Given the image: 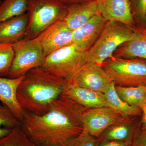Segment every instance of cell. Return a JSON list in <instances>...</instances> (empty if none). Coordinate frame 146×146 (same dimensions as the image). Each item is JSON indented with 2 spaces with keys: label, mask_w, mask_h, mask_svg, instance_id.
<instances>
[{
  "label": "cell",
  "mask_w": 146,
  "mask_h": 146,
  "mask_svg": "<svg viewBox=\"0 0 146 146\" xmlns=\"http://www.w3.org/2000/svg\"><path fill=\"white\" fill-rule=\"evenodd\" d=\"M86 108L62 94L43 115L24 112L21 127L38 146H66L84 130L81 121Z\"/></svg>",
  "instance_id": "cell-1"
},
{
  "label": "cell",
  "mask_w": 146,
  "mask_h": 146,
  "mask_svg": "<svg viewBox=\"0 0 146 146\" xmlns=\"http://www.w3.org/2000/svg\"><path fill=\"white\" fill-rule=\"evenodd\" d=\"M68 83L41 67L32 69L18 86V102L24 112L43 115L63 94Z\"/></svg>",
  "instance_id": "cell-2"
},
{
  "label": "cell",
  "mask_w": 146,
  "mask_h": 146,
  "mask_svg": "<svg viewBox=\"0 0 146 146\" xmlns=\"http://www.w3.org/2000/svg\"><path fill=\"white\" fill-rule=\"evenodd\" d=\"M133 35L131 28L118 22L108 21L98 39L87 51L88 62L102 66L103 63L112 57L115 51L130 40Z\"/></svg>",
  "instance_id": "cell-3"
},
{
  "label": "cell",
  "mask_w": 146,
  "mask_h": 146,
  "mask_svg": "<svg viewBox=\"0 0 146 146\" xmlns=\"http://www.w3.org/2000/svg\"><path fill=\"white\" fill-rule=\"evenodd\" d=\"M87 62V52L72 44L48 55L40 67L48 72L70 82Z\"/></svg>",
  "instance_id": "cell-4"
},
{
  "label": "cell",
  "mask_w": 146,
  "mask_h": 146,
  "mask_svg": "<svg viewBox=\"0 0 146 146\" xmlns=\"http://www.w3.org/2000/svg\"><path fill=\"white\" fill-rule=\"evenodd\" d=\"M68 6L60 0H29L25 38L34 39L55 22L63 20Z\"/></svg>",
  "instance_id": "cell-5"
},
{
  "label": "cell",
  "mask_w": 146,
  "mask_h": 146,
  "mask_svg": "<svg viewBox=\"0 0 146 146\" xmlns=\"http://www.w3.org/2000/svg\"><path fill=\"white\" fill-rule=\"evenodd\" d=\"M115 86H146V60L113 55L102 65Z\"/></svg>",
  "instance_id": "cell-6"
},
{
  "label": "cell",
  "mask_w": 146,
  "mask_h": 146,
  "mask_svg": "<svg viewBox=\"0 0 146 146\" xmlns=\"http://www.w3.org/2000/svg\"><path fill=\"white\" fill-rule=\"evenodd\" d=\"M14 56L7 77L17 78L42 66L45 55L38 37L24 39L13 44Z\"/></svg>",
  "instance_id": "cell-7"
},
{
  "label": "cell",
  "mask_w": 146,
  "mask_h": 146,
  "mask_svg": "<svg viewBox=\"0 0 146 146\" xmlns=\"http://www.w3.org/2000/svg\"><path fill=\"white\" fill-rule=\"evenodd\" d=\"M124 117L108 107L86 108L81 117L84 129L99 138L108 128Z\"/></svg>",
  "instance_id": "cell-8"
},
{
  "label": "cell",
  "mask_w": 146,
  "mask_h": 146,
  "mask_svg": "<svg viewBox=\"0 0 146 146\" xmlns=\"http://www.w3.org/2000/svg\"><path fill=\"white\" fill-rule=\"evenodd\" d=\"M71 82L104 94L114 83L102 66L89 62L84 65Z\"/></svg>",
  "instance_id": "cell-9"
},
{
  "label": "cell",
  "mask_w": 146,
  "mask_h": 146,
  "mask_svg": "<svg viewBox=\"0 0 146 146\" xmlns=\"http://www.w3.org/2000/svg\"><path fill=\"white\" fill-rule=\"evenodd\" d=\"M73 31L61 20L52 24L37 36L45 56L72 44Z\"/></svg>",
  "instance_id": "cell-10"
},
{
  "label": "cell",
  "mask_w": 146,
  "mask_h": 146,
  "mask_svg": "<svg viewBox=\"0 0 146 146\" xmlns=\"http://www.w3.org/2000/svg\"><path fill=\"white\" fill-rule=\"evenodd\" d=\"M100 14L107 21L118 22L131 28L133 23L130 0H96Z\"/></svg>",
  "instance_id": "cell-11"
},
{
  "label": "cell",
  "mask_w": 146,
  "mask_h": 146,
  "mask_svg": "<svg viewBox=\"0 0 146 146\" xmlns=\"http://www.w3.org/2000/svg\"><path fill=\"white\" fill-rule=\"evenodd\" d=\"M108 21L100 13L86 24L73 31L72 44L87 52L93 46Z\"/></svg>",
  "instance_id": "cell-12"
},
{
  "label": "cell",
  "mask_w": 146,
  "mask_h": 146,
  "mask_svg": "<svg viewBox=\"0 0 146 146\" xmlns=\"http://www.w3.org/2000/svg\"><path fill=\"white\" fill-rule=\"evenodd\" d=\"M63 95L86 108L108 107L104 94L68 82Z\"/></svg>",
  "instance_id": "cell-13"
},
{
  "label": "cell",
  "mask_w": 146,
  "mask_h": 146,
  "mask_svg": "<svg viewBox=\"0 0 146 146\" xmlns=\"http://www.w3.org/2000/svg\"><path fill=\"white\" fill-rule=\"evenodd\" d=\"M25 76L14 78L0 77V102L8 108L21 122L24 112L18 102L17 92Z\"/></svg>",
  "instance_id": "cell-14"
},
{
  "label": "cell",
  "mask_w": 146,
  "mask_h": 146,
  "mask_svg": "<svg viewBox=\"0 0 146 146\" xmlns=\"http://www.w3.org/2000/svg\"><path fill=\"white\" fill-rule=\"evenodd\" d=\"M99 13L96 0L72 5L68 7L63 21L71 30L74 31Z\"/></svg>",
  "instance_id": "cell-15"
},
{
  "label": "cell",
  "mask_w": 146,
  "mask_h": 146,
  "mask_svg": "<svg viewBox=\"0 0 146 146\" xmlns=\"http://www.w3.org/2000/svg\"><path fill=\"white\" fill-rule=\"evenodd\" d=\"M27 13L0 22V43L12 44L24 39L28 25Z\"/></svg>",
  "instance_id": "cell-16"
},
{
  "label": "cell",
  "mask_w": 146,
  "mask_h": 146,
  "mask_svg": "<svg viewBox=\"0 0 146 146\" xmlns=\"http://www.w3.org/2000/svg\"><path fill=\"white\" fill-rule=\"evenodd\" d=\"M133 30V37L121 45L115 51L114 56L123 58H139L146 60V28H136Z\"/></svg>",
  "instance_id": "cell-17"
},
{
  "label": "cell",
  "mask_w": 146,
  "mask_h": 146,
  "mask_svg": "<svg viewBox=\"0 0 146 146\" xmlns=\"http://www.w3.org/2000/svg\"><path fill=\"white\" fill-rule=\"evenodd\" d=\"M133 117H125L111 125L100 136V141H126L131 143L138 124Z\"/></svg>",
  "instance_id": "cell-18"
},
{
  "label": "cell",
  "mask_w": 146,
  "mask_h": 146,
  "mask_svg": "<svg viewBox=\"0 0 146 146\" xmlns=\"http://www.w3.org/2000/svg\"><path fill=\"white\" fill-rule=\"evenodd\" d=\"M104 95L108 107L123 117H136L142 115V111L141 109L129 105L120 98L116 91L114 83L105 92Z\"/></svg>",
  "instance_id": "cell-19"
},
{
  "label": "cell",
  "mask_w": 146,
  "mask_h": 146,
  "mask_svg": "<svg viewBox=\"0 0 146 146\" xmlns=\"http://www.w3.org/2000/svg\"><path fill=\"white\" fill-rule=\"evenodd\" d=\"M119 96L126 103L141 110L146 103V86H115Z\"/></svg>",
  "instance_id": "cell-20"
},
{
  "label": "cell",
  "mask_w": 146,
  "mask_h": 146,
  "mask_svg": "<svg viewBox=\"0 0 146 146\" xmlns=\"http://www.w3.org/2000/svg\"><path fill=\"white\" fill-rule=\"evenodd\" d=\"M29 0H4L0 4V22L27 13Z\"/></svg>",
  "instance_id": "cell-21"
},
{
  "label": "cell",
  "mask_w": 146,
  "mask_h": 146,
  "mask_svg": "<svg viewBox=\"0 0 146 146\" xmlns=\"http://www.w3.org/2000/svg\"><path fill=\"white\" fill-rule=\"evenodd\" d=\"M21 122L8 108L0 102V138L7 136Z\"/></svg>",
  "instance_id": "cell-22"
},
{
  "label": "cell",
  "mask_w": 146,
  "mask_h": 146,
  "mask_svg": "<svg viewBox=\"0 0 146 146\" xmlns=\"http://www.w3.org/2000/svg\"><path fill=\"white\" fill-rule=\"evenodd\" d=\"M0 146H38L26 135L21 126L13 129L7 136L0 138Z\"/></svg>",
  "instance_id": "cell-23"
},
{
  "label": "cell",
  "mask_w": 146,
  "mask_h": 146,
  "mask_svg": "<svg viewBox=\"0 0 146 146\" xmlns=\"http://www.w3.org/2000/svg\"><path fill=\"white\" fill-rule=\"evenodd\" d=\"M14 56L13 44L0 43V77H7Z\"/></svg>",
  "instance_id": "cell-24"
},
{
  "label": "cell",
  "mask_w": 146,
  "mask_h": 146,
  "mask_svg": "<svg viewBox=\"0 0 146 146\" xmlns=\"http://www.w3.org/2000/svg\"><path fill=\"white\" fill-rule=\"evenodd\" d=\"M100 141L84 129L82 133L71 141L66 146H98Z\"/></svg>",
  "instance_id": "cell-25"
},
{
  "label": "cell",
  "mask_w": 146,
  "mask_h": 146,
  "mask_svg": "<svg viewBox=\"0 0 146 146\" xmlns=\"http://www.w3.org/2000/svg\"><path fill=\"white\" fill-rule=\"evenodd\" d=\"M131 146H146V125L142 121L136 128Z\"/></svg>",
  "instance_id": "cell-26"
},
{
  "label": "cell",
  "mask_w": 146,
  "mask_h": 146,
  "mask_svg": "<svg viewBox=\"0 0 146 146\" xmlns=\"http://www.w3.org/2000/svg\"><path fill=\"white\" fill-rule=\"evenodd\" d=\"M136 16L139 20L146 23V0H131Z\"/></svg>",
  "instance_id": "cell-27"
},
{
  "label": "cell",
  "mask_w": 146,
  "mask_h": 146,
  "mask_svg": "<svg viewBox=\"0 0 146 146\" xmlns=\"http://www.w3.org/2000/svg\"><path fill=\"white\" fill-rule=\"evenodd\" d=\"M98 146H131V143L126 141H100Z\"/></svg>",
  "instance_id": "cell-28"
},
{
  "label": "cell",
  "mask_w": 146,
  "mask_h": 146,
  "mask_svg": "<svg viewBox=\"0 0 146 146\" xmlns=\"http://www.w3.org/2000/svg\"><path fill=\"white\" fill-rule=\"evenodd\" d=\"M64 3H70L72 5L82 3L85 0H60Z\"/></svg>",
  "instance_id": "cell-29"
},
{
  "label": "cell",
  "mask_w": 146,
  "mask_h": 146,
  "mask_svg": "<svg viewBox=\"0 0 146 146\" xmlns=\"http://www.w3.org/2000/svg\"><path fill=\"white\" fill-rule=\"evenodd\" d=\"M142 111V122L146 125V106H145Z\"/></svg>",
  "instance_id": "cell-30"
},
{
  "label": "cell",
  "mask_w": 146,
  "mask_h": 146,
  "mask_svg": "<svg viewBox=\"0 0 146 146\" xmlns=\"http://www.w3.org/2000/svg\"><path fill=\"white\" fill-rule=\"evenodd\" d=\"M1 0H0V4H1Z\"/></svg>",
  "instance_id": "cell-31"
},
{
  "label": "cell",
  "mask_w": 146,
  "mask_h": 146,
  "mask_svg": "<svg viewBox=\"0 0 146 146\" xmlns=\"http://www.w3.org/2000/svg\"></svg>",
  "instance_id": "cell-32"
},
{
  "label": "cell",
  "mask_w": 146,
  "mask_h": 146,
  "mask_svg": "<svg viewBox=\"0 0 146 146\" xmlns=\"http://www.w3.org/2000/svg\"></svg>",
  "instance_id": "cell-33"
}]
</instances>
